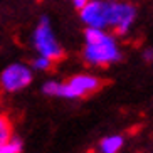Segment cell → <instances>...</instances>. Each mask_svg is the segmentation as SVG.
<instances>
[{"mask_svg":"<svg viewBox=\"0 0 153 153\" xmlns=\"http://www.w3.org/2000/svg\"><path fill=\"white\" fill-rule=\"evenodd\" d=\"M125 145L121 135H108L99 141V153H120Z\"/></svg>","mask_w":153,"mask_h":153,"instance_id":"cell-6","label":"cell"},{"mask_svg":"<svg viewBox=\"0 0 153 153\" xmlns=\"http://www.w3.org/2000/svg\"><path fill=\"white\" fill-rule=\"evenodd\" d=\"M143 59L146 61V62H152L153 64V45H152V47H146V49L143 51Z\"/></svg>","mask_w":153,"mask_h":153,"instance_id":"cell-10","label":"cell"},{"mask_svg":"<svg viewBox=\"0 0 153 153\" xmlns=\"http://www.w3.org/2000/svg\"><path fill=\"white\" fill-rule=\"evenodd\" d=\"M14 136V128H12V121L9 120L7 114L0 113V148L4 146L10 138Z\"/></svg>","mask_w":153,"mask_h":153,"instance_id":"cell-7","label":"cell"},{"mask_svg":"<svg viewBox=\"0 0 153 153\" xmlns=\"http://www.w3.org/2000/svg\"><path fill=\"white\" fill-rule=\"evenodd\" d=\"M22 150H24L22 140H19L17 136H12V138L0 148V153H22Z\"/></svg>","mask_w":153,"mask_h":153,"instance_id":"cell-9","label":"cell"},{"mask_svg":"<svg viewBox=\"0 0 153 153\" xmlns=\"http://www.w3.org/2000/svg\"><path fill=\"white\" fill-rule=\"evenodd\" d=\"M34 81V69L30 64L25 62H12L0 72V88L4 93L17 94L27 89Z\"/></svg>","mask_w":153,"mask_h":153,"instance_id":"cell-5","label":"cell"},{"mask_svg":"<svg viewBox=\"0 0 153 153\" xmlns=\"http://www.w3.org/2000/svg\"><path fill=\"white\" fill-rule=\"evenodd\" d=\"M79 19L86 27L126 36L135 25L136 9L126 0H89L79 9Z\"/></svg>","mask_w":153,"mask_h":153,"instance_id":"cell-1","label":"cell"},{"mask_svg":"<svg viewBox=\"0 0 153 153\" xmlns=\"http://www.w3.org/2000/svg\"><path fill=\"white\" fill-rule=\"evenodd\" d=\"M82 57L89 66L104 68L121 59V47L116 36L104 29L86 27Z\"/></svg>","mask_w":153,"mask_h":153,"instance_id":"cell-2","label":"cell"},{"mask_svg":"<svg viewBox=\"0 0 153 153\" xmlns=\"http://www.w3.org/2000/svg\"><path fill=\"white\" fill-rule=\"evenodd\" d=\"M71 2H72V5H74V7H76L77 10H79V9L82 7V5H84V4H88L89 0H71Z\"/></svg>","mask_w":153,"mask_h":153,"instance_id":"cell-11","label":"cell"},{"mask_svg":"<svg viewBox=\"0 0 153 153\" xmlns=\"http://www.w3.org/2000/svg\"><path fill=\"white\" fill-rule=\"evenodd\" d=\"M52 64H54V62H52L51 59L44 57V56H37L36 54V57L32 59V62H30V68L34 69V72H36V71L45 72V71H49V69H51Z\"/></svg>","mask_w":153,"mask_h":153,"instance_id":"cell-8","label":"cell"},{"mask_svg":"<svg viewBox=\"0 0 153 153\" xmlns=\"http://www.w3.org/2000/svg\"><path fill=\"white\" fill-rule=\"evenodd\" d=\"M101 88V79L89 72H79L74 74L68 81L59 79H47L42 84V93L49 98L59 99H79L89 96Z\"/></svg>","mask_w":153,"mask_h":153,"instance_id":"cell-3","label":"cell"},{"mask_svg":"<svg viewBox=\"0 0 153 153\" xmlns=\"http://www.w3.org/2000/svg\"><path fill=\"white\" fill-rule=\"evenodd\" d=\"M30 44L37 56H44V57L51 59L52 62L61 59L64 54L59 37L47 17H41L39 22L36 24L30 36Z\"/></svg>","mask_w":153,"mask_h":153,"instance_id":"cell-4","label":"cell"}]
</instances>
